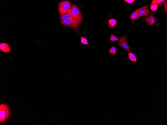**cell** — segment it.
<instances>
[{"label":"cell","instance_id":"cell-1","mask_svg":"<svg viewBox=\"0 0 167 125\" xmlns=\"http://www.w3.org/2000/svg\"><path fill=\"white\" fill-rule=\"evenodd\" d=\"M10 110L9 106L5 104L0 105V121L1 122L6 121L9 117Z\"/></svg>","mask_w":167,"mask_h":125},{"label":"cell","instance_id":"cell-2","mask_svg":"<svg viewBox=\"0 0 167 125\" xmlns=\"http://www.w3.org/2000/svg\"><path fill=\"white\" fill-rule=\"evenodd\" d=\"M71 10L73 18L79 23H81L82 21V15L78 7L74 4L72 6Z\"/></svg>","mask_w":167,"mask_h":125},{"label":"cell","instance_id":"cell-3","mask_svg":"<svg viewBox=\"0 0 167 125\" xmlns=\"http://www.w3.org/2000/svg\"><path fill=\"white\" fill-rule=\"evenodd\" d=\"M60 23L63 25L74 29L78 28L80 23L73 18L66 19L60 21Z\"/></svg>","mask_w":167,"mask_h":125},{"label":"cell","instance_id":"cell-4","mask_svg":"<svg viewBox=\"0 0 167 125\" xmlns=\"http://www.w3.org/2000/svg\"><path fill=\"white\" fill-rule=\"evenodd\" d=\"M127 34L120 37L118 41V46L124 49L127 52L129 53L131 52V48L126 42Z\"/></svg>","mask_w":167,"mask_h":125},{"label":"cell","instance_id":"cell-5","mask_svg":"<svg viewBox=\"0 0 167 125\" xmlns=\"http://www.w3.org/2000/svg\"><path fill=\"white\" fill-rule=\"evenodd\" d=\"M71 3L68 1H64L60 2L58 5V11L60 14L65 12L71 9Z\"/></svg>","mask_w":167,"mask_h":125},{"label":"cell","instance_id":"cell-6","mask_svg":"<svg viewBox=\"0 0 167 125\" xmlns=\"http://www.w3.org/2000/svg\"><path fill=\"white\" fill-rule=\"evenodd\" d=\"M0 51L5 53H10L11 51L9 46L5 43H2L0 44Z\"/></svg>","mask_w":167,"mask_h":125},{"label":"cell","instance_id":"cell-7","mask_svg":"<svg viewBox=\"0 0 167 125\" xmlns=\"http://www.w3.org/2000/svg\"><path fill=\"white\" fill-rule=\"evenodd\" d=\"M147 6L141 8L139 12V17H144L148 16L150 13V12Z\"/></svg>","mask_w":167,"mask_h":125},{"label":"cell","instance_id":"cell-8","mask_svg":"<svg viewBox=\"0 0 167 125\" xmlns=\"http://www.w3.org/2000/svg\"><path fill=\"white\" fill-rule=\"evenodd\" d=\"M147 24L149 26H152L154 25L156 22V19L154 16L153 12L149 17L144 19Z\"/></svg>","mask_w":167,"mask_h":125},{"label":"cell","instance_id":"cell-9","mask_svg":"<svg viewBox=\"0 0 167 125\" xmlns=\"http://www.w3.org/2000/svg\"><path fill=\"white\" fill-rule=\"evenodd\" d=\"M60 14V18L61 21L73 18L71 9L65 12Z\"/></svg>","mask_w":167,"mask_h":125},{"label":"cell","instance_id":"cell-10","mask_svg":"<svg viewBox=\"0 0 167 125\" xmlns=\"http://www.w3.org/2000/svg\"><path fill=\"white\" fill-rule=\"evenodd\" d=\"M141 8L138 9H137L133 12L130 16V19L134 22L136 19H138L139 17V12L141 9Z\"/></svg>","mask_w":167,"mask_h":125},{"label":"cell","instance_id":"cell-11","mask_svg":"<svg viewBox=\"0 0 167 125\" xmlns=\"http://www.w3.org/2000/svg\"><path fill=\"white\" fill-rule=\"evenodd\" d=\"M108 24L110 28H113L116 26L117 21L116 20L113 19H111L108 21Z\"/></svg>","mask_w":167,"mask_h":125},{"label":"cell","instance_id":"cell-12","mask_svg":"<svg viewBox=\"0 0 167 125\" xmlns=\"http://www.w3.org/2000/svg\"><path fill=\"white\" fill-rule=\"evenodd\" d=\"M128 55L129 60L134 62H137L136 58L135 55L132 53H129Z\"/></svg>","mask_w":167,"mask_h":125},{"label":"cell","instance_id":"cell-13","mask_svg":"<svg viewBox=\"0 0 167 125\" xmlns=\"http://www.w3.org/2000/svg\"><path fill=\"white\" fill-rule=\"evenodd\" d=\"M117 48L114 46L112 47L109 50L108 54L115 56L116 54Z\"/></svg>","mask_w":167,"mask_h":125},{"label":"cell","instance_id":"cell-14","mask_svg":"<svg viewBox=\"0 0 167 125\" xmlns=\"http://www.w3.org/2000/svg\"><path fill=\"white\" fill-rule=\"evenodd\" d=\"M79 35L81 37V43L84 45H88V42L87 39L84 37L81 36L79 34Z\"/></svg>","mask_w":167,"mask_h":125},{"label":"cell","instance_id":"cell-15","mask_svg":"<svg viewBox=\"0 0 167 125\" xmlns=\"http://www.w3.org/2000/svg\"><path fill=\"white\" fill-rule=\"evenodd\" d=\"M165 1L164 0H153L151 3L149 5L153 4H162Z\"/></svg>","mask_w":167,"mask_h":125},{"label":"cell","instance_id":"cell-16","mask_svg":"<svg viewBox=\"0 0 167 125\" xmlns=\"http://www.w3.org/2000/svg\"><path fill=\"white\" fill-rule=\"evenodd\" d=\"M119 38L114 36L112 33V34L109 37V40L110 41L113 42L114 41H118Z\"/></svg>","mask_w":167,"mask_h":125},{"label":"cell","instance_id":"cell-17","mask_svg":"<svg viewBox=\"0 0 167 125\" xmlns=\"http://www.w3.org/2000/svg\"><path fill=\"white\" fill-rule=\"evenodd\" d=\"M151 10L153 11L157 10L158 8V5L157 4H152L150 7Z\"/></svg>","mask_w":167,"mask_h":125},{"label":"cell","instance_id":"cell-18","mask_svg":"<svg viewBox=\"0 0 167 125\" xmlns=\"http://www.w3.org/2000/svg\"><path fill=\"white\" fill-rule=\"evenodd\" d=\"M164 9L165 11L167 13V1L165 2L164 4Z\"/></svg>","mask_w":167,"mask_h":125},{"label":"cell","instance_id":"cell-19","mask_svg":"<svg viewBox=\"0 0 167 125\" xmlns=\"http://www.w3.org/2000/svg\"><path fill=\"white\" fill-rule=\"evenodd\" d=\"M124 1L129 4L132 3L135 1V0H124Z\"/></svg>","mask_w":167,"mask_h":125}]
</instances>
